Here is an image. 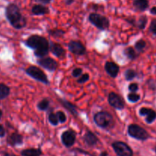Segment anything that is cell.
<instances>
[{"instance_id":"21","label":"cell","mask_w":156,"mask_h":156,"mask_svg":"<svg viewBox=\"0 0 156 156\" xmlns=\"http://www.w3.org/2000/svg\"><path fill=\"white\" fill-rule=\"evenodd\" d=\"M123 55L127 58L128 59L131 61H133L135 60L136 59L138 58V56H140V53H139L136 50H135L133 47H126V48L123 50Z\"/></svg>"},{"instance_id":"29","label":"cell","mask_w":156,"mask_h":156,"mask_svg":"<svg viewBox=\"0 0 156 156\" xmlns=\"http://www.w3.org/2000/svg\"><path fill=\"white\" fill-rule=\"evenodd\" d=\"M140 95L137 93L130 92L127 94V99L131 103H136L140 100Z\"/></svg>"},{"instance_id":"38","label":"cell","mask_w":156,"mask_h":156,"mask_svg":"<svg viewBox=\"0 0 156 156\" xmlns=\"http://www.w3.org/2000/svg\"><path fill=\"white\" fill-rule=\"evenodd\" d=\"M75 2V0H66V5H70L73 4Z\"/></svg>"},{"instance_id":"13","label":"cell","mask_w":156,"mask_h":156,"mask_svg":"<svg viewBox=\"0 0 156 156\" xmlns=\"http://www.w3.org/2000/svg\"><path fill=\"white\" fill-rule=\"evenodd\" d=\"M126 21L140 30H144L148 23V17L146 15H141L137 20L134 18H126Z\"/></svg>"},{"instance_id":"41","label":"cell","mask_w":156,"mask_h":156,"mask_svg":"<svg viewBox=\"0 0 156 156\" xmlns=\"http://www.w3.org/2000/svg\"><path fill=\"white\" fill-rule=\"evenodd\" d=\"M2 117V111L1 110H0V120H1Z\"/></svg>"},{"instance_id":"14","label":"cell","mask_w":156,"mask_h":156,"mask_svg":"<svg viewBox=\"0 0 156 156\" xmlns=\"http://www.w3.org/2000/svg\"><path fill=\"white\" fill-rule=\"evenodd\" d=\"M105 69L106 73L113 79L117 77L120 72V66L118 64L112 61H108L105 65Z\"/></svg>"},{"instance_id":"2","label":"cell","mask_w":156,"mask_h":156,"mask_svg":"<svg viewBox=\"0 0 156 156\" xmlns=\"http://www.w3.org/2000/svg\"><path fill=\"white\" fill-rule=\"evenodd\" d=\"M5 14L9 22L15 29L20 30L27 25V19L15 3H9L6 6Z\"/></svg>"},{"instance_id":"17","label":"cell","mask_w":156,"mask_h":156,"mask_svg":"<svg viewBox=\"0 0 156 156\" xmlns=\"http://www.w3.org/2000/svg\"><path fill=\"white\" fill-rule=\"evenodd\" d=\"M83 140L85 144L89 147H93L96 146L99 142L98 138L97 136L91 130H87L83 136Z\"/></svg>"},{"instance_id":"20","label":"cell","mask_w":156,"mask_h":156,"mask_svg":"<svg viewBox=\"0 0 156 156\" xmlns=\"http://www.w3.org/2000/svg\"><path fill=\"white\" fill-rule=\"evenodd\" d=\"M133 6L137 12H145L149 6V0H133Z\"/></svg>"},{"instance_id":"16","label":"cell","mask_w":156,"mask_h":156,"mask_svg":"<svg viewBox=\"0 0 156 156\" xmlns=\"http://www.w3.org/2000/svg\"><path fill=\"white\" fill-rule=\"evenodd\" d=\"M23 143H24L23 136L18 133H13L7 138V143L12 147L21 146L23 144Z\"/></svg>"},{"instance_id":"42","label":"cell","mask_w":156,"mask_h":156,"mask_svg":"<svg viewBox=\"0 0 156 156\" xmlns=\"http://www.w3.org/2000/svg\"><path fill=\"white\" fill-rule=\"evenodd\" d=\"M155 153H156V147H155Z\"/></svg>"},{"instance_id":"3","label":"cell","mask_w":156,"mask_h":156,"mask_svg":"<svg viewBox=\"0 0 156 156\" xmlns=\"http://www.w3.org/2000/svg\"><path fill=\"white\" fill-rule=\"evenodd\" d=\"M93 120L94 123L101 129H110L114 126V117L108 111H98L94 115Z\"/></svg>"},{"instance_id":"33","label":"cell","mask_w":156,"mask_h":156,"mask_svg":"<svg viewBox=\"0 0 156 156\" xmlns=\"http://www.w3.org/2000/svg\"><path fill=\"white\" fill-rule=\"evenodd\" d=\"M128 89L130 92L133 93H136V91L139 90V85L136 82H132L128 86Z\"/></svg>"},{"instance_id":"24","label":"cell","mask_w":156,"mask_h":156,"mask_svg":"<svg viewBox=\"0 0 156 156\" xmlns=\"http://www.w3.org/2000/svg\"><path fill=\"white\" fill-rule=\"evenodd\" d=\"M50 107V100L48 98H43L42 100L40 101L37 105V108L39 111H46L48 110Z\"/></svg>"},{"instance_id":"39","label":"cell","mask_w":156,"mask_h":156,"mask_svg":"<svg viewBox=\"0 0 156 156\" xmlns=\"http://www.w3.org/2000/svg\"><path fill=\"white\" fill-rule=\"evenodd\" d=\"M3 156H17L14 154H10V153H7V152H3Z\"/></svg>"},{"instance_id":"4","label":"cell","mask_w":156,"mask_h":156,"mask_svg":"<svg viewBox=\"0 0 156 156\" xmlns=\"http://www.w3.org/2000/svg\"><path fill=\"white\" fill-rule=\"evenodd\" d=\"M127 133L132 138L140 140V141H146L148 139L150 138L149 133L141 126L136 123H132L128 126Z\"/></svg>"},{"instance_id":"15","label":"cell","mask_w":156,"mask_h":156,"mask_svg":"<svg viewBox=\"0 0 156 156\" xmlns=\"http://www.w3.org/2000/svg\"><path fill=\"white\" fill-rule=\"evenodd\" d=\"M50 51L59 59H64L66 56L65 49L57 43H51L50 46Z\"/></svg>"},{"instance_id":"22","label":"cell","mask_w":156,"mask_h":156,"mask_svg":"<svg viewBox=\"0 0 156 156\" xmlns=\"http://www.w3.org/2000/svg\"><path fill=\"white\" fill-rule=\"evenodd\" d=\"M43 154L42 150L41 149H35V148H30V149H26L21 151V155L22 156H41Z\"/></svg>"},{"instance_id":"25","label":"cell","mask_w":156,"mask_h":156,"mask_svg":"<svg viewBox=\"0 0 156 156\" xmlns=\"http://www.w3.org/2000/svg\"><path fill=\"white\" fill-rule=\"evenodd\" d=\"M47 33L49 35H50L53 37H62L64 34H65V30L62 29L55 28V29H49L47 30Z\"/></svg>"},{"instance_id":"32","label":"cell","mask_w":156,"mask_h":156,"mask_svg":"<svg viewBox=\"0 0 156 156\" xmlns=\"http://www.w3.org/2000/svg\"><path fill=\"white\" fill-rule=\"evenodd\" d=\"M82 73H83V70H82V68H75L74 69L72 72V76L74 78H78L79 79L81 76L82 75Z\"/></svg>"},{"instance_id":"40","label":"cell","mask_w":156,"mask_h":156,"mask_svg":"<svg viewBox=\"0 0 156 156\" xmlns=\"http://www.w3.org/2000/svg\"><path fill=\"white\" fill-rule=\"evenodd\" d=\"M108 154L106 151H104V152H102L100 155V156H108Z\"/></svg>"},{"instance_id":"10","label":"cell","mask_w":156,"mask_h":156,"mask_svg":"<svg viewBox=\"0 0 156 156\" xmlns=\"http://www.w3.org/2000/svg\"><path fill=\"white\" fill-rule=\"evenodd\" d=\"M68 49L76 56H84L86 53V47L80 41H70L68 44Z\"/></svg>"},{"instance_id":"9","label":"cell","mask_w":156,"mask_h":156,"mask_svg":"<svg viewBox=\"0 0 156 156\" xmlns=\"http://www.w3.org/2000/svg\"><path fill=\"white\" fill-rule=\"evenodd\" d=\"M76 140V132L73 129H67L62 132L61 135V142L66 148H71L74 146Z\"/></svg>"},{"instance_id":"34","label":"cell","mask_w":156,"mask_h":156,"mask_svg":"<svg viewBox=\"0 0 156 156\" xmlns=\"http://www.w3.org/2000/svg\"><path fill=\"white\" fill-rule=\"evenodd\" d=\"M149 30L152 34L156 36V18L152 20V21L150 23V25H149Z\"/></svg>"},{"instance_id":"26","label":"cell","mask_w":156,"mask_h":156,"mask_svg":"<svg viewBox=\"0 0 156 156\" xmlns=\"http://www.w3.org/2000/svg\"><path fill=\"white\" fill-rule=\"evenodd\" d=\"M146 47V42L143 39H140L135 43V45H134V48L135 50L138 52L139 53H143L145 50V48Z\"/></svg>"},{"instance_id":"37","label":"cell","mask_w":156,"mask_h":156,"mask_svg":"<svg viewBox=\"0 0 156 156\" xmlns=\"http://www.w3.org/2000/svg\"><path fill=\"white\" fill-rule=\"evenodd\" d=\"M37 1H39L40 2H41L42 4L47 5V4H50V3L51 2L52 0H37Z\"/></svg>"},{"instance_id":"5","label":"cell","mask_w":156,"mask_h":156,"mask_svg":"<svg viewBox=\"0 0 156 156\" xmlns=\"http://www.w3.org/2000/svg\"><path fill=\"white\" fill-rule=\"evenodd\" d=\"M88 21L100 30H106L110 27V20L101 14L91 13L88 15Z\"/></svg>"},{"instance_id":"35","label":"cell","mask_w":156,"mask_h":156,"mask_svg":"<svg viewBox=\"0 0 156 156\" xmlns=\"http://www.w3.org/2000/svg\"><path fill=\"white\" fill-rule=\"evenodd\" d=\"M5 135V129L2 125L0 124V137H4Z\"/></svg>"},{"instance_id":"18","label":"cell","mask_w":156,"mask_h":156,"mask_svg":"<svg viewBox=\"0 0 156 156\" xmlns=\"http://www.w3.org/2000/svg\"><path fill=\"white\" fill-rule=\"evenodd\" d=\"M58 101H59V103L62 105V107L65 108L70 114H72L73 116H75V117H77L79 113H78L77 107H76V105H73L71 102L68 101H66L64 98H58Z\"/></svg>"},{"instance_id":"12","label":"cell","mask_w":156,"mask_h":156,"mask_svg":"<svg viewBox=\"0 0 156 156\" xmlns=\"http://www.w3.org/2000/svg\"><path fill=\"white\" fill-rule=\"evenodd\" d=\"M139 114L142 117H146L145 121L148 124H151L156 120V111L146 107H143L139 111Z\"/></svg>"},{"instance_id":"1","label":"cell","mask_w":156,"mask_h":156,"mask_svg":"<svg viewBox=\"0 0 156 156\" xmlns=\"http://www.w3.org/2000/svg\"><path fill=\"white\" fill-rule=\"evenodd\" d=\"M24 45L34 50L36 57L44 58L50 52V43L48 40L39 34H32L24 41Z\"/></svg>"},{"instance_id":"31","label":"cell","mask_w":156,"mask_h":156,"mask_svg":"<svg viewBox=\"0 0 156 156\" xmlns=\"http://www.w3.org/2000/svg\"><path fill=\"white\" fill-rule=\"evenodd\" d=\"M90 79V76L88 73H85V74H82L79 79H77V82L79 84H85L88 81H89Z\"/></svg>"},{"instance_id":"6","label":"cell","mask_w":156,"mask_h":156,"mask_svg":"<svg viewBox=\"0 0 156 156\" xmlns=\"http://www.w3.org/2000/svg\"><path fill=\"white\" fill-rule=\"evenodd\" d=\"M25 73L27 76H29L37 82H41L44 85L50 84V81H49L48 77L46 75V73L39 67L35 66H30L28 68L26 69Z\"/></svg>"},{"instance_id":"11","label":"cell","mask_w":156,"mask_h":156,"mask_svg":"<svg viewBox=\"0 0 156 156\" xmlns=\"http://www.w3.org/2000/svg\"><path fill=\"white\" fill-rule=\"evenodd\" d=\"M37 64L40 66L43 67L45 69L48 70L50 72H54L58 68V62L54 59L49 56H46V57L41 58V59H37Z\"/></svg>"},{"instance_id":"7","label":"cell","mask_w":156,"mask_h":156,"mask_svg":"<svg viewBox=\"0 0 156 156\" xmlns=\"http://www.w3.org/2000/svg\"><path fill=\"white\" fill-rule=\"evenodd\" d=\"M111 146L117 156H133V152L130 146L124 142L115 141Z\"/></svg>"},{"instance_id":"23","label":"cell","mask_w":156,"mask_h":156,"mask_svg":"<svg viewBox=\"0 0 156 156\" xmlns=\"http://www.w3.org/2000/svg\"><path fill=\"white\" fill-rule=\"evenodd\" d=\"M10 94V88L5 84L0 83V100L6 98Z\"/></svg>"},{"instance_id":"27","label":"cell","mask_w":156,"mask_h":156,"mask_svg":"<svg viewBox=\"0 0 156 156\" xmlns=\"http://www.w3.org/2000/svg\"><path fill=\"white\" fill-rule=\"evenodd\" d=\"M137 76V73L133 69H128L125 71L124 77L126 81H133Z\"/></svg>"},{"instance_id":"36","label":"cell","mask_w":156,"mask_h":156,"mask_svg":"<svg viewBox=\"0 0 156 156\" xmlns=\"http://www.w3.org/2000/svg\"><path fill=\"white\" fill-rule=\"evenodd\" d=\"M149 12H150V14H152V15H156V6H153L152 9H150Z\"/></svg>"},{"instance_id":"30","label":"cell","mask_w":156,"mask_h":156,"mask_svg":"<svg viewBox=\"0 0 156 156\" xmlns=\"http://www.w3.org/2000/svg\"><path fill=\"white\" fill-rule=\"evenodd\" d=\"M56 116L58 117V120H59V122L60 123H64L66 122L67 117L66 115L65 114V113L62 111H58L56 113Z\"/></svg>"},{"instance_id":"19","label":"cell","mask_w":156,"mask_h":156,"mask_svg":"<svg viewBox=\"0 0 156 156\" xmlns=\"http://www.w3.org/2000/svg\"><path fill=\"white\" fill-rule=\"evenodd\" d=\"M31 13L34 15H37V16L45 15L50 13V9L43 4H36L32 7Z\"/></svg>"},{"instance_id":"8","label":"cell","mask_w":156,"mask_h":156,"mask_svg":"<svg viewBox=\"0 0 156 156\" xmlns=\"http://www.w3.org/2000/svg\"><path fill=\"white\" fill-rule=\"evenodd\" d=\"M108 104L112 108L117 111H122L125 108V102L123 99L115 92H110L108 96Z\"/></svg>"},{"instance_id":"28","label":"cell","mask_w":156,"mask_h":156,"mask_svg":"<svg viewBox=\"0 0 156 156\" xmlns=\"http://www.w3.org/2000/svg\"><path fill=\"white\" fill-rule=\"evenodd\" d=\"M48 121L52 126H57L59 123V120H58V117L56 116V114L54 112H50L48 114Z\"/></svg>"}]
</instances>
